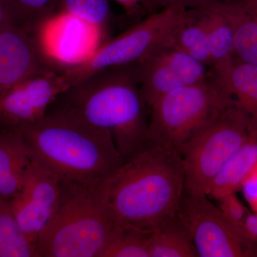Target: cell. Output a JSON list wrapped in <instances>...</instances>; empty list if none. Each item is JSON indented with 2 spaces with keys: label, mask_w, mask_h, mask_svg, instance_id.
<instances>
[{
  "label": "cell",
  "mask_w": 257,
  "mask_h": 257,
  "mask_svg": "<svg viewBox=\"0 0 257 257\" xmlns=\"http://www.w3.org/2000/svg\"><path fill=\"white\" fill-rule=\"evenodd\" d=\"M37 122L21 128L30 160L62 181L99 184L124 163L110 132L52 104Z\"/></svg>",
  "instance_id": "obj_1"
},
{
  "label": "cell",
  "mask_w": 257,
  "mask_h": 257,
  "mask_svg": "<svg viewBox=\"0 0 257 257\" xmlns=\"http://www.w3.org/2000/svg\"><path fill=\"white\" fill-rule=\"evenodd\" d=\"M118 224L152 231L177 214L184 192L178 150L151 146L125 162L102 184Z\"/></svg>",
  "instance_id": "obj_2"
},
{
  "label": "cell",
  "mask_w": 257,
  "mask_h": 257,
  "mask_svg": "<svg viewBox=\"0 0 257 257\" xmlns=\"http://www.w3.org/2000/svg\"><path fill=\"white\" fill-rule=\"evenodd\" d=\"M53 104L110 132L125 162L151 147L150 107L140 88L137 62L96 72L67 88Z\"/></svg>",
  "instance_id": "obj_3"
},
{
  "label": "cell",
  "mask_w": 257,
  "mask_h": 257,
  "mask_svg": "<svg viewBox=\"0 0 257 257\" xmlns=\"http://www.w3.org/2000/svg\"><path fill=\"white\" fill-rule=\"evenodd\" d=\"M103 183L62 181L57 207L37 239V257H101L120 226Z\"/></svg>",
  "instance_id": "obj_4"
},
{
  "label": "cell",
  "mask_w": 257,
  "mask_h": 257,
  "mask_svg": "<svg viewBox=\"0 0 257 257\" xmlns=\"http://www.w3.org/2000/svg\"><path fill=\"white\" fill-rule=\"evenodd\" d=\"M235 101L211 72L204 82L167 93L150 108V145L178 150Z\"/></svg>",
  "instance_id": "obj_5"
},
{
  "label": "cell",
  "mask_w": 257,
  "mask_h": 257,
  "mask_svg": "<svg viewBox=\"0 0 257 257\" xmlns=\"http://www.w3.org/2000/svg\"><path fill=\"white\" fill-rule=\"evenodd\" d=\"M256 130L246 111L235 101L217 119L179 147L184 172V191L207 194L226 161Z\"/></svg>",
  "instance_id": "obj_6"
},
{
  "label": "cell",
  "mask_w": 257,
  "mask_h": 257,
  "mask_svg": "<svg viewBox=\"0 0 257 257\" xmlns=\"http://www.w3.org/2000/svg\"><path fill=\"white\" fill-rule=\"evenodd\" d=\"M188 10L170 6L157 10L119 36L99 45L85 60L64 69L68 87L99 71L141 60L170 38Z\"/></svg>",
  "instance_id": "obj_7"
},
{
  "label": "cell",
  "mask_w": 257,
  "mask_h": 257,
  "mask_svg": "<svg viewBox=\"0 0 257 257\" xmlns=\"http://www.w3.org/2000/svg\"><path fill=\"white\" fill-rule=\"evenodd\" d=\"M176 215L190 235L198 256H257L256 241L233 226L207 194L184 191Z\"/></svg>",
  "instance_id": "obj_8"
},
{
  "label": "cell",
  "mask_w": 257,
  "mask_h": 257,
  "mask_svg": "<svg viewBox=\"0 0 257 257\" xmlns=\"http://www.w3.org/2000/svg\"><path fill=\"white\" fill-rule=\"evenodd\" d=\"M64 70L47 55L40 28L14 23L0 30V96L34 76Z\"/></svg>",
  "instance_id": "obj_9"
},
{
  "label": "cell",
  "mask_w": 257,
  "mask_h": 257,
  "mask_svg": "<svg viewBox=\"0 0 257 257\" xmlns=\"http://www.w3.org/2000/svg\"><path fill=\"white\" fill-rule=\"evenodd\" d=\"M140 88L149 107L160 97L209 78L207 67L175 46L170 39L137 62Z\"/></svg>",
  "instance_id": "obj_10"
},
{
  "label": "cell",
  "mask_w": 257,
  "mask_h": 257,
  "mask_svg": "<svg viewBox=\"0 0 257 257\" xmlns=\"http://www.w3.org/2000/svg\"><path fill=\"white\" fill-rule=\"evenodd\" d=\"M62 181L30 160L21 188L9 201L15 219L35 248L39 236L57 207Z\"/></svg>",
  "instance_id": "obj_11"
},
{
  "label": "cell",
  "mask_w": 257,
  "mask_h": 257,
  "mask_svg": "<svg viewBox=\"0 0 257 257\" xmlns=\"http://www.w3.org/2000/svg\"><path fill=\"white\" fill-rule=\"evenodd\" d=\"M68 87L63 71L34 76L17 84L0 96V130L37 122Z\"/></svg>",
  "instance_id": "obj_12"
},
{
  "label": "cell",
  "mask_w": 257,
  "mask_h": 257,
  "mask_svg": "<svg viewBox=\"0 0 257 257\" xmlns=\"http://www.w3.org/2000/svg\"><path fill=\"white\" fill-rule=\"evenodd\" d=\"M47 55L64 69L85 60L96 50L102 32L80 20L57 14L40 28Z\"/></svg>",
  "instance_id": "obj_13"
},
{
  "label": "cell",
  "mask_w": 257,
  "mask_h": 257,
  "mask_svg": "<svg viewBox=\"0 0 257 257\" xmlns=\"http://www.w3.org/2000/svg\"><path fill=\"white\" fill-rule=\"evenodd\" d=\"M30 162L21 128L0 130V199L10 201L19 192Z\"/></svg>",
  "instance_id": "obj_14"
},
{
  "label": "cell",
  "mask_w": 257,
  "mask_h": 257,
  "mask_svg": "<svg viewBox=\"0 0 257 257\" xmlns=\"http://www.w3.org/2000/svg\"><path fill=\"white\" fill-rule=\"evenodd\" d=\"M227 20L234 37L235 57L257 66V14L237 0L209 3Z\"/></svg>",
  "instance_id": "obj_15"
},
{
  "label": "cell",
  "mask_w": 257,
  "mask_h": 257,
  "mask_svg": "<svg viewBox=\"0 0 257 257\" xmlns=\"http://www.w3.org/2000/svg\"><path fill=\"white\" fill-rule=\"evenodd\" d=\"M257 163V130L251 138L223 165L207 192L216 201L241 189L245 179Z\"/></svg>",
  "instance_id": "obj_16"
},
{
  "label": "cell",
  "mask_w": 257,
  "mask_h": 257,
  "mask_svg": "<svg viewBox=\"0 0 257 257\" xmlns=\"http://www.w3.org/2000/svg\"><path fill=\"white\" fill-rule=\"evenodd\" d=\"M211 75L246 111L257 130V66L235 59Z\"/></svg>",
  "instance_id": "obj_17"
},
{
  "label": "cell",
  "mask_w": 257,
  "mask_h": 257,
  "mask_svg": "<svg viewBox=\"0 0 257 257\" xmlns=\"http://www.w3.org/2000/svg\"><path fill=\"white\" fill-rule=\"evenodd\" d=\"M170 41L194 60L211 67L207 13L204 7L189 8L185 18L171 35Z\"/></svg>",
  "instance_id": "obj_18"
},
{
  "label": "cell",
  "mask_w": 257,
  "mask_h": 257,
  "mask_svg": "<svg viewBox=\"0 0 257 257\" xmlns=\"http://www.w3.org/2000/svg\"><path fill=\"white\" fill-rule=\"evenodd\" d=\"M150 257H197L190 235L177 215L152 231Z\"/></svg>",
  "instance_id": "obj_19"
},
{
  "label": "cell",
  "mask_w": 257,
  "mask_h": 257,
  "mask_svg": "<svg viewBox=\"0 0 257 257\" xmlns=\"http://www.w3.org/2000/svg\"><path fill=\"white\" fill-rule=\"evenodd\" d=\"M203 7L207 13L211 72H216L227 67L236 59L234 37L229 23L219 11L210 4Z\"/></svg>",
  "instance_id": "obj_20"
},
{
  "label": "cell",
  "mask_w": 257,
  "mask_h": 257,
  "mask_svg": "<svg viewBox=\"0 0 257 257\" xmlns=\"http://www.w3.org/2000/svg\"><path fill=\"white\" fill-rule=\"evenodd\" d=\"M0 257H37L36 248L20 228L10 202L0 199Z\"/></svg>",
  "instance_id": "obj_21"
},
{
  "label": "cell",
  "mask_w": 257,
  "mask_h": 257,
  "mask_svg": "<svg viewBox=\"0 0 257 257\" xmlns=\"http://www.w3.org/2000/svg\"><path fill=\"white\" fill-rule=\"evenodd\" d=\"M151 232L120 225L101 257H150Z\"/></svg>",
  "instance_id": "obj_22"
},
{
  "label": "cell",
  "mask_w": 257,
  "mask_h": 257,
  "mask_svg": "<svg viewBox=\"0 0 257 257\" xmlns=\"http://www.w3.org/2000/svg\"><path fill=\"white\" fill-rule=\"evenodd\" d=\"M57 14L69 15L103 32L111 16L108 0H60Z\"/></svg>",
  "instance_id": "obj_23"
},
{
  "label": "cell",
  "mask_w": 257,
  "mask_h": 257,
  "mask_svg": "<svg viewBox=\"0 0 257 257\" xmlns=\"http://www.w3.org/2000/svg\"><path fill=\"white\" fill-rule=\"evenodd\" d=\"M19 23L40 28L57 14L60 0H12Z\"/></svg>",
  "instance_id": "obj_24"
},
{
  "label": "cell",
  "mask_w": 257,
  "mask_h": 257,
  "mask_svg": "<svg viewBox=\"0 0 257 257\" xmlns=\"http://www.w3.org/2000/svg\"><path fill=\"white\" fill-rule=\"evenodd\" d=\"M218 202L219 203L218 207L229 222L243 234L251 238L246 232L244 226L245 220L248 214L247 209L236 197V193L225 196Z\"/></svg>",
  "instance_id": "obj_25"
},
{
  "label": "cell",
  "mask_w": 257,
  "mask_h": 257,
  "mask_svg": "<svg viewBox=\"0 0 257 257\" xmlns=\"http://www.w3.org/2000/svg\"><path fill=\"white\" fill-rule=\"evenodd\" d=\"M216 0H147L146 6L152 11L170 6H182L187 8H197Z\"/></svg>",
  "instance_id": "obj_26"
},
{
  "label": "cell",
  "mask_w": 257,
  "mask_h": 257,
  "mask_svg": "<svg viewBox=\"0 0 257 257\" xmlns=\"http://www.w3.org/2000/svg\"><path fill=\"white\" fill-rule=\"evenodd\" d=\"M241 189L246 202L257 214V163L245 179Z\"/></svg>",
  "instance_id": "obj_27"
},
{
  "label": "cell",
  "mask_w": 257,
  "mask_h": 257,
  "mask_svg": "<svg viewBox=\"0 0 257 257\" xmlns=\"http://www.w3.org/2000/svg\"><path fill=\"white\" fill-rule=\"evenodd\" d=\"M19 23L12 0H0V30L11 23Z\"/></svg>",
  "instance_id": "obj_28"
},
{
  "label": "cell",
  "mask_w": 257,
  "mask_h": 257,
  "mask_svg": "<svg viewBox=\"0 0 257 257\" xmlns=\"http://www.w3.org/2000/svg\"><path fill=\"white\" fill-rule=\"evenodd\" d=\"M245 229L248 235L257 242V214H248L245 220Z\"/></svg>",
  "instance_id": "obj_29"
},
{
  "label": "cell",
  "mask_w": 257,
  "mask_h": 257,
  "mask_svg": "<svg viewBox=\"0 0 257 257\" xmlns=\"http://www.w3.org/2000/svg\"><path fill=\"white\" fill-rule=\"evenodd\" d=\"M128 12H133L138 9L140 6L138 0H115Z\"/></svg>",
  "instance_id": "obj_30"
},
{
  "label": "cell",
  "mask_w": 257,
  "mask_h": 257,
  "mask_svg": "<svg viewBox=\"0 0 257 257\" xmlns=\"http://www.w3.org/2000/svg\"><path fill=\"white\" fill-rule=\"evenodd\" d=\"M242 3L250 11L257 14V0H237Z\"/></svg>",
  "instance_id": "obj_31"
},
{
  "label": "cell",
  "mask_w": 257,
  "mask_h": 257,
  "mask_svg": "<svg viewBox=\"0 0 257 257\" xmlns=\"http://www.w3.org/2000/svg\"><path fill=\"white\" fill-rule=\"evenodd\" d=\"M138 1L140 4L145 5L146 6L147 0H138Z\"/></svg>",
  "instance_id": "obj_32"
}]
</instances>
